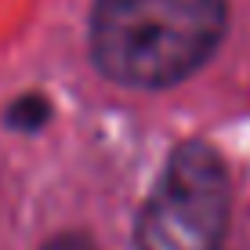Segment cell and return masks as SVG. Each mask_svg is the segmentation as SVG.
<instances>
[{"label": "cell", "mask_w": 250, "mask_h": 250, "mask_svg": "<svg viewBox=\"0 0 250 250\" xmlns=\"http://www.w3.org/2000/svg\"><path fill=\"white\" fill-rule=\"evenodd\" d=\"M229 33V0H94L87 47L109 83L178 87L214 58Z\"/></svg>", "instance_id": "cell-1"}, {"label": "cell", "mask_w": 250, "mask_h": 250, "mask_svg": "<svg viewBox=\"0 0 250 250\" xmlns=\"http://www.w3.org/2000/svg\"><path fill=\"white\" fill-rule=\"evenodd\" d=\"M232 218V178L203 138L170 149L134 218V250H221Z\"/></svg>", "instance_id": "cell-2"}, {"label": "cell", "mask_w": 250, "mask_h": 250, "mask_svg": "<svg viewBox=\"0 0 250 250\" xmlns=\"http://www.w3.org/2000/svg\"><path fill=\"white\" fill-rule=\"evenodd\" d=\"M47 120H51V102L44 94H22L7 105V127H15L22 134H37Z\"/></svg>", "instance_id": "cell-3"}, {"label": "cell", "mask_w": 250, "mask_h": 250, "mask_svg": "<svg viewBox=\"0 0 250 250\" xmlns=\"http://www.w3.org/2000/svg\"><path fill=\"white\" fill-rule=\"evenodd\" d=\"M40 250H98V243H94L87 232H58Z\"/></svg>", "instance_id": "cell-4"}]
</instances>
